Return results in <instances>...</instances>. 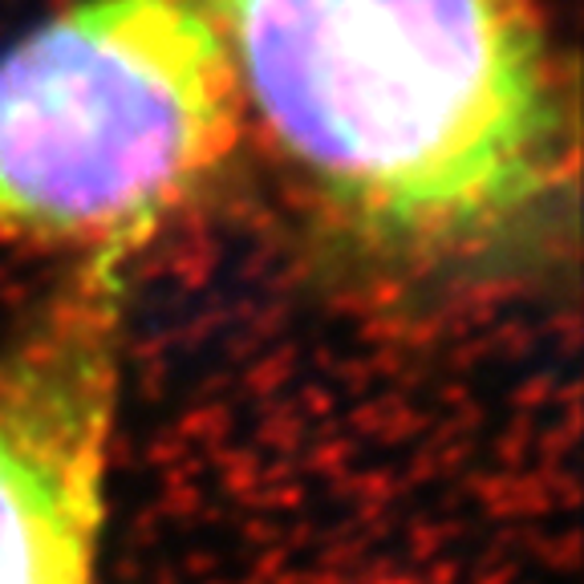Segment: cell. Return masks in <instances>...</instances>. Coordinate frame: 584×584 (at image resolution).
I'll list each match as a JSON object with an SVG mask.
<instances>
[{
	"instance_id": "cell-1",
	"label": "cell",
	"mask_w": 584,
	"mask_h": 584,
	"mask_svg": "<svg viewBox=\"0 0 584 584\" xmlns=\"http://www.w3.org/2000/svg\"><path fill=\"white\" fill-rule=\"evenodd\" d=\"M192 4L354 273L418 293L556 260L576 146L532 0Z\"/></svg>"
},
{
	"instance_id": "cell-2",
	"label": "cell",
	"mask_w": 584,
	"mask_h": 584,
	"mask_svg": "<svg viewBox=\"0 0 584 584\" xmlns=\"http://www.w3.org/2000/svg\"><path fill=\"white\" fill-rule=\"evenodd\" d=\"M239 131L192 0H73L0 49V244L139 256L224 180Z\"/></svg>"
},
{
	"instance_id": "cell-3",
	"label": "cell",
	"mask_w": 584,
	"mask_h": 584,
	"mask_svg": "<svg viewBox=\"0 0 584 584\" xmlns=\"http://www.w3.org/2000/svg\"><path fill=\"white\" fill-rule=\"evenodd\" d=\"M131 260H73L0 341V584H102Z\"/></svg>"
}]
</instances>
